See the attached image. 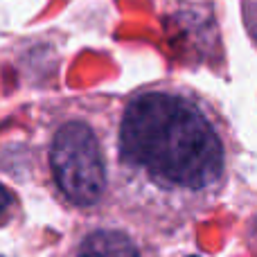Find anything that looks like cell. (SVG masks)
<instances>
[{"label": "cell", "mask_w": 257, "mask_h": 257, "mask_svg": "<svg viewBox=\"0 0 257 257\" xmlns=\"http://www.w3.org/2000/svg\"><path fill=\"white\" fill-rule=\"evenodd\" d=\"M239 142L217 102L176 79L140 84L122 99L111 212L176 244L223 201Z\"/></svg>", "instance_id": "cell-1"}, {"label": "cell", "mask_w": 257, "mask_h": 257, "mask_svg": "<svg viewBox=\"0 0 257 257\" xmlns=\"http://www.w3.org/2000/svg\"><path fill=\"white\" fill-rule=\"evenodd\" d=\"M122 99L124 95L90 90L34 106L30 138L34 176L72 219L111 212Z\"/></svg>", "instance_id": "cell-2"}, {"label": "cell", "mask_w": 257, "mask_h": 257, "mask_svg": "<svg viewBox=\"0 0 257 257\" xmlns=\"http://www.w3.org/2000/svg\"><path fill=\"white\" fill-rule=\"evenodd\" d=\"M163 248L117 212H104L72 219L50 257H163Z\"/></svg>", "instance_id": "cell-3"}, {"label": "cell", "mask_w": 257, "mask_h": 257, "mask_svg": "<svg viewBox=\"0 0 257 257\" xmlns=\"http://www.w3.org/2000/svg\"><path fill=\"white\" fill-rule=\"evenodd\" d=\"M239 14L246 36L257 50V0H239Z\"/></svg>", "instance_id": "cell-4"}, {"label": "cell", "mask_w": 257, "mask_h": 257, "mask_svg": "<svg viewBox=\"0 0 257 257\" xmlns=\"http://www.w3.org/2000/svg\"><path fill=\"white\" fill-rule=\"evenodd\" d=\"M239 237H241V241H244L246 250H248L253 257H257V212L250 214V217L244 221Z\"/></svg>", "instance_id": "cell-5"}, {"label": "cell", "mask_w": 257, "mask_h": 257, "mask_svg": "<svg viewBox=\"0 0 257 257\" xmlns=\"http://www.w3.org/2000/svg\"><path fill=\"white\" fill-rule=\"evenodd\" d=\"M185 257H203V255H199V253H190V255H185Z\"/></svg>", "instance_id": "cell-6"}]
</instances>
